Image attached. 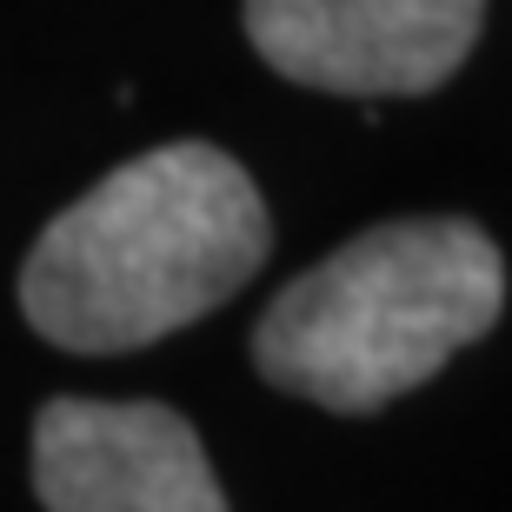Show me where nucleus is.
Wrapping results in <instances>:
<instances>
[{"instance_id": "nucleus-3", "label": "nucleus", "mask_w": 512, "mask_h": 512, "mask_svg": "<svg viewBox=\"0 0 512 512\" xmlns=\"http://www.w3.org/2000/svg\"><path fill=\"white\" fill-rule=\"evenodd\" d=\"M486 0H247L253 54L313 94H433L466 67Z\"/></svg>"}, {"instance_id": "nucleus-4", "label": "nucleus", "mask_w": 512, "mask_h": 512, "mask_svg": "<svg viewBox=\"0 0 512 512\" xmlns=\"http://www.w3.org/2000/svg\"><path fill=\"white\" fill-rule=\"evenodd\" d=\"M34 493L47 512H227L200 433L153 399H47Z\"/></svg>"}, {"instance_id": "nucleus-1", "label": "nucleus", "mask_w": 512, "mask_h": 512, "mask_svg": "<svg viewBox=\"0 0 512 512\" xmlns=\"http://www.w3.org/2000/svg\"><path fill=\"white\" fill-rule=\"evenodd\" d=\"M266 247L253 173L207 140H167L47 220L20 266V313L60 353H133L227 306Z\"/></svg>"}, {"instance_id": "nucleus-2", "label": "nucleus", "mask_w": 512, "mask_h": 512, "mask_svg": "<svg viewBox=\"0 0 512 512\" xmlns=\"http://www.w3.org/2000/svg\"><path fill=\"white\" fill-rule=\"evenodd\" d=\"M499 306L506 260L486 227L453 213L386 220L273 293L253 326V366L326 413H380L486 340Z\"/></svg>"}]
</instances>
